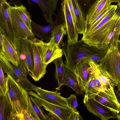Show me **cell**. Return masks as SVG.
Here are the masks:
<instances>
[{
    "mask_svg": "<svg viewBox=\"0 0 120 120\" xmlns=\"http://www.w3.org/2000/svg\"><path fill=\"white\" fill-rule=\"evenodd\" d=\"M108 47L98 48L90 45L81 39L71 44L65 42L62 48L63 55L66 58L65 65L67 68L74 74L75 68L80 62L93 56L103 57L107 52Z\"/></svg>",
    "mask_w": 120,
    "mask_h": 120,
    "instance_id": "cell-1",
    "label": "cell"
},
{
    "mask_svg": "<svg viewBox=\"0 0 120 120\" xmlns=\"http://www.w3.org/2000/svg\"><path fill=\"white\" fill-rule=\"evenodd\" d=\"M7 94L15 120H23V113L29 108L28 91L19 84L9 75H7Z\"/></svg>",
    "mask_w": 120,
    "mask_h": 120,
    "instance_id": "cell-2",
    "label": "cell"
},
{
    "mask_svg": "<svg viewBox=\"0 0 120 120\" xmlns=\"http://www.w3.org/2000/svg\"><path fill=\"white\" fill-rule=\"evenodd\" d=\"M98 64L99 69L116 86L120 83V54L113 40L107 52Z\"/></svg>",
    "mask_w": 120,
    "mask_h": 120,
    "instance_id": "cell-3",
    "label": "cell"
},
{
    "mask_svg": "<svg viewBox=\"0 0 120 120\" xmlns=\"http://www.w3.org/2000/svg\"><path fill=\"white\" fill-rule=\"evenodd\" d=\"M10 3L0 0V31L16 50L17 39L13 29L9 10Z\"/></svg>",
    "mask_w": 120,
    "mask_h": 120,
    "instance_id": "cell-4",
    "label": "cell"
},
{
    "mask_svg": "<svg viewBox=\"0 0 120 120\" xmlns=\"http://www.w3.org/2000/svg\"><path fill=\"white\" fill-rule=\"evenodd\" d=\"M0 65L4 73L10 75L20 86L29 92L34 90L33 85L19 68L7 60L0 54Z\"/></svg>",
    "mask_w": 120,
    "mask_h": 120,
    "instance_id": "cell-5",
    "label": "cell"
},
{
    "mask_svg": "<svg viewBox=\"0 0 120 120\" xmlns=\"http://www.w3.org/2000/svg\"><path fill=\"white\" fill-rule=\"evenodd\" d=\"M37 102L45 110L57 116L60 120H68L74 110L69 106H64L54 104L45 100L33 91L28 92Z\"/></svg>",
    "mask_w": 120,
    "mask_h": 120,
    "instance_id": "cell-6",
    "label": "cell"
},
{
    "mask_svg": "<svg viewBox=\"0 0 120 120\" xmlns=\"http://www.w3.org/2000/svg\"><path fill=\"white\" fill-rule=\"evenodd\" d=\"M9 10L13 29L17 39L27 38L31 41L36 40L37 38L21 18L15 6L10 5Z\"/></svg>",
    "mask_w": 120,
    "mask_h": 120,
    "instance_id": "cell-7",
    "label": "cell"
},
{
    "mask_svg": "<svg viewBox=\"0 0 120 120\" xmlns=\"http://www.w3.org/2000/svg\"><path fill=\"white\" fill-rule=\"evenodd\" d=\"M65 22L64 13L63 8L61 7L55 19L48 25L44 26L39 25L32 21L31 24L32 31L34 35L39 38L41 40L47 41L50 40L51 36V32L55 26Z\"/></svg>",
    "mask_w": 120,
    "mask_h": 120,
    "instance_id": "cell-8",
    "label": "cell"
},
{
    "mask_svg": "<svg viewBox=\"0 0 120 120\" xmlns=\"http://www.w3.org/2000/svg\"><path fill=\"white\" fill-rule=\"evenodd\" d=\"M34 41L38 46L42 61L46 64L63 55L62 49L56 45L37 39Z\"/></svg>",
    "mask_w": 120,
    "mask_h": 120,
    "instance_id": "cell-9",
    "label": "cell"
},
{
    "mask_svg": "<svg viewBox=\"0 0 120 120\" xmlns=\"http://www.w3.org/2000/svg\"><path fill=\"white\" fill-rule=\"evenodd\" d=\"M83 102L87 109L102 120L117 118V114L103 106L85 94Z\"/></svg>",
    "mask_w": 120,
    "mask_h": 120,
    "instance_id": "cell-10",
    "label": "cell"
},
{
    "mask_svg": "<svg viewBox=\"0 0 120 120\" xmlns=\"http://www.w3.org/2000/svg\"><path fill=\"white\" fill-rule=\"evenodd\" d=\"M61 4L66 24L68 38L67 43L68 44H72L78 41V33L75 26L67 0H62Z\"/></svg>",
    "mask_w": 120,
    "mask_h": 120,
    "instance_id": "cell-11",
    "label": "cell"
},
{
    "mask_svg": "<svg viewBox=\"0 0 120 120\" xmlns=\"http://www.w3.org/2000/svg\"><path fill=\"white\" fill-rule=\"evenodd\" d=\"M30 40L33 49L34 63L33 72L30 76L34 81H37L43 78L46 74L47 65L42 61L37 44L34 41Z\"/></svg>",
    "mask_w": 120,
    "mask_h": 120,
    "instance_id": "cell-12",
    "label": "cell"
},
{
    "mask_svg": "<svg viewBox=\"0 0 120 120\" xmlns=\"http://www.w3.org/2000/svg\"><path fill=\"white\" fill-rule=\"evenodd\" d=\"M34 90L42 98L51 103L64 106H69L66 99L62 97L57 90L52 91L42 89L34 85Z\"/></svg>",
    "mask_w": 120,
    "mask_h": 120,
    "instance_id": "cell-13",
    "label": "cell"
},
{
    "mask_svg": "<svg viewBox=\"0 0 120 120\" xmlns=\"http://www.w3.org/2000/svg\"><path fill=\"white\" fill-rule=\"evenodd\" d=\"M0 32V54L8 61L18 66V58L16 50Z\"/></svg>",
    "mask_w": 120,
    "mask_h": 120,
    "instance_id": "cell-14",
    "label": "cell"
},
{
    "mask_svg": "<svg viewBox=\"0 0 120 120\" xmlns=\"http://www.w3.org/2000/svg\"><path fill=\"white\" fill-rule=\"evenodd\" d=\"M90 59L89 57L80 62L75 70L74 74L83 92L85 86L90 77Z\"/></svg>",
    "mask_w": 120,
    "mask_h": 120,
    "instance_id": "cell-15",
    "label": "cell"
},
{
    "mask_svg": "<svg viewBox=\"0 0 120 120\" xmlns=\"http://www.w3.org/2000/svg\"><path fill=\"white\" fill-rule=\"evenodd\" d=\"M86 95L103 106L116 113L117 115L119 113L120 107L118 101L103 92L99 91L95 94Z\"/></svg>",
    "mask_w": 120,
    "mask_h": 120,
    "instance_id": "cell-16",
    "label": "cell"
},
{
    "mask_svg": "<svg viewBox=\"0 0 120 120\" xmlns=\"http://www.w3.org/2000/svg\"><path fill=\"white\" fill-rule=\"evenodd\" d=\"M110 0H99L91 8L86 16L85 27L90 25L104 10L109 6Z\"/></svg>",
    "mask_w": 120,
    "mask_h": 120,
    "instance_id": "cell-17",
    "label": "cell"
},
{
    "mask_svg": "<svg viewBox=\"0 0 120 120\" xmlns=\"http://www.w3.org/2000/svg\"><path fill=\"white\" fill-rule=\"evenodd\" d=\"M75 18L74 25L78 34L84 33L85 29L86 16L77 0H71Z\"/></svg>",
    "mask_w": 120,
    "mask_h": 120,
    "instance_id": "cell-18",
    "label": "cell"
},
{
    "mask_svg": "<svg viewBox=\"0 0 120 120\" xmlns=\"http://www.w3.org/2000/svg\"><path fill=\"white\" fill-rule=\"evenodd\" d=\"M15 120L7 93L0 94V120Z\"/></svg>",
    "mask_w": 120,
    "mask_h": 120,
    "instance_id": "cell-19",
    "label": "cell"
},
{
    "mask_svg": "<svg viewBox=\"0 0 120 120\" xmlns=\"http://www.w3.org/2000/svg\"><path fill=\"white\" fill-rule=\"evenodd\" d=\"M67 34L65 22L55 27L51 32V36L49 43L61 48L65 45L63 41L64 36Z\"/></svg>",
    "mask_w": 120,
    "mask_h": 120,
    "instance_id": "cell-20",
    "label": "cell"
},
{
    "mask_svg": "<svg viewBox=\"0 0 120 120\" xmlns=\"http://www.w3.org/2000/svg\"><path fill=\"white\" fill-rule=\"evenodd\" d=\"M58 0H40L38 5L43 12V15L47 23H51L53 21L52 15L54 14Z\"/></svg>",
    "mask_w": 120,
    "mask_h": 120,
    "instance_id": "cell-21",
    "label": "cell"
},
{
    "mask_svg": "<svg viewBox=\"0 0 120 120\" xmlns=\"http://www.w3.org/2000/svg\"><path fill=\"white\" fill-rule=\"evenodd\" d=\"M90 59V64L94 73L102 85L109 93L116 97L114 91L115 85L109 78L100 72L98 64L95 62Z\"/></svg>",
    "mask_w": 120,
    "mask_h": 120,
    "instance_id": "cell-22",
    "label": "cell"
},
{
    "mask_svg": "<svg viewBox=\"0 0 120 120\" xmlns=\"http://www.w3.org/2000/svg\"><path fill=\"white\" fill-rule=\"evenodd\" d=\"M64 80V85H67L72 89L77 95L83 94L84 92L79 84L76 75L66 68Z\"/></svg>",
    "mask_w": 120,
    "mask_h": 120,
    "instance_id": "cell-23",
    "label": "cell"
},
{
    "mask_svg": "<svg viewBox=\"0 0 120 120\" xmlns=\"http://www.w3.org/2000/svg\"><path fill=\"white\" fill-rule=\"evenodd\" d=\"M52 62L55 65V78L58 83V86L56 89L59 90L61 87L64 85L66 67L63 62L62 57L55 60Z\"/></svg>",
    "mask_w": 120,
    "mask_h": 120,
    "instance_id": "cell-24",
    "label": "cell"
},
{
    "mask_svg": "<svg viewBox=\"0 0 120 120\" xmlns=\"http://www.w3.org/2000/svg\"><path fill=\"white\" fill-rule=\"evenodd\" d=\"M26 56V61L29 75L33 73L34 69L33 53L31 43L27 38L20 39Z\"/></svg>",
    "mask_w": 120,
    "mask_h": 120,
    "instance_id": "cell-25",
    "label": "cell"
},
{
    "mask_svg": "<svg viewBox=\"0 0 120 120\" xmlns=\"http://www.w3.org/2000/svg\"><path fill=\"white\" fill-rule=\"evenodd\" d=\"M28 110L37 120H48V115L45 113L41 107L31 95L29 96Z\"/></svg>",
    "mask_w": 120,
    "mask_h": 120,
    "instance_id": "cell-26",
    "label": "cell"
},
{
    "mask_svg": "<svg viewBox=\"0 0 120 120\" xmlns=\"http://www.w3.org/2000/svg\"><path fill=\"white\" fill-rule=\"evenodd\" d=\"M16 51L18 58V66L27 76L29 73L26 61V56L21 39H17Z\"/></svg>",
    "mask_w": 120,
    "mask_h": 120,
    "instance_id": "cell-27",
    "label": "cell"
},
{
    "mask_svg": "<svg viewBox=\"0 0 120 120\" xmlns=\"http://www.w3.org/2000/svg\"><path fill=\"white\" fill-rule=\"evenodd\" d=\"M90 74V77L85 86L84 90L85 94L87 95L95 94L100 91L94 80L93 73L91 65Z\"/></svg>",
    "mask_w": 120,
    "mask_h": 120,
    "instance_id": "cell-28",
    "label": "cell"
},
{
    "mask_svg": "<svg viewBox=\"0 0 120 120\" xmlns=\"http://www.w3.org/2000/svg\"><path fill=\"white\" fill-rule=\"evenodd\" d=\"M15 6L18 13L23 21L28 27L32 31L31 17L26 7L22 4L19 6Z\"/></svg>",
    "mask_w": 120,
    "mask_h": 120,
    "instance_id": "cell-29",
    "label": "cell"
},
{
    "mask_svg": "<svg viewBox=\"0 0 120 120\" xmlns=\"http://www.w3.org/2000/svg\"><path fill=\"white\" fill-rule=\"evenodd\" d=\"M86 16L92 7L99 0H77Z\"/></svg>",
    "mask_w": 120,
    "mask_h": 120,
    "instance_id": "cell-30",
    "label": "cell"
},
{
    "mask_svg": "<svg viewBox=\"0 0 120 120\" xmlns=\"http://www.w3.org/2000/svg\"><path fill=\"white\" fill-rule=\"evenodd\" d=\"M4 73L0 65V94H6L7 92V86L6 78Z\"/></svg>",
    "mask_w": 120,
    "mask_h": 120,
    "instance_id": "cell-31",
    "label": "cell"
},
{
    "mask_svg": "<svg viewBox=\"0 0 120 120\" xmlns=\"http://www.w3.org/2000/svg\"><path fill=\"white\" fill-rule=\"evenodd\" d=\"M66 99L68 106L72 108L75 112L77 111V108L78 103L76 96L75 95L71 94L68 98Z\"/></svg>",
    "mask_w": 120,
    "mask_h": 120,
    "instance_id": "cell-32",
    "label": "cell"
},
{
    "mask_svg": "<svg viewBox=\"0 0 120 120\" xmlns=\"http://www.w3.org/2000/svg\"><path fill=\"white\" fill-rule=\"evenodd\" d=\"M120 34V18L116 26V31L115 33L113 41L115 45H117V42Z\"/></svg>",
    "mask_w": 120,
    "mask_h": 120,
    "instance_id": "cell-33",
    "label": "cell"
},
{
    "mask_svg": "<svg viewBox=\"0 0 120 120\" xmlns=\"http://www.w3.org/2000/svg\"><path fill=\"white\" fill-rule=\"evenodd\" d=\"M37 120L32 115L28 109H25L23 113V120Z\"/></svg>",
    "mask_w": 120,
    "mask_h": 120,
    "instance_id": "cell-34",
    "label": "cell"
},
{
    "mask_svg": "<svg viewBox=\"0 0 120 120\" xmlns=\"http://www.w3.org/2000/svg\"><path fill=\"white\" fill-rule=\"evenodd\" d=\"M82 117L80 115L78 111L72 113L70 116L68 120H83Z\"/></svg>",
    "mask_w": 120,
    "mask_h": 120,
    "instance_id": "cell-35",
    "label": "cell"
},
{
    "mask_svg": "<svg viewBox=\"0 0 120 120\" xmlns=\"http://www.w3.org/2000/svg\"><path fill=\"white\" fill-rule=\"evenodd\" d=\"M68 6L71 12L74 23L75 22V18L74 9L71 0H67Z\"/></svg>",
    "mask_w": 120,
    "mask_h": 120,
    "instance_id": "cell-36",
    "label": "cell"
},
{
    "mask_svg": "<svg viewBox=\"0 0 120 120\" xmlns=\"http://www.w3.org/2000/svg\"><path fill=\"white\" fill-rule=\"evenodd\" d=\"M114 91L120 107V112L117 115V117L118 116L120 115V93L117 89L115 88Z\"/></svg>",
    "mask_w": 120,
    "mask_h": 120,
    "instance_id": "cell-37",
    "label": "cell"
},
{
    "mask_svg": "<svg viewBox=\"0 0 120 120\" xmlns=\"http://www.w3.org/2000/svg\"><path fill=\"white\" fill-rule=\"evenodd\" d=\"M103 57L99 56H93L89 57L95 62L98 63L103 58Z\"/></svg>",
    "mask_w": 120,
    "mask_h": 120,
    "instance_id": "cell-38",
    "label": "cell"
},
{
    "mask_svg": "<svg viewBox=\"0 0 120 120\" xmlns=\"http://www.w3.org/2000/svg\"><path fill=\"white\" fill-rule=\"evenodd\" d=\"M48 120H60L56 115L50 113L48 115Z\"/></svg>",
    "mask_w": 120,
    "mask_h": 120,
    "instance_id": "cell-39",
    "label": "cell"
},
{
    "mask_svg": "<svg viewBox=\"0 0 120 120\" xmlns=\"http://www.w3.org/2000/svg\"><path fill=\"white\" fill-rule=\"evenodd\" d=\"M10 4H13L15 6H18L20 5L21 4L19 2V0H10Z\"/></svg>",
    "mask_w": 120,
    "mask_h": 120,
    "instance_id": "cell-40",
    "label": "cell"
},
{
    "mask_svg": "<svg viewBox=\"0 0 120 120\" xmlns=\"http://www.w3.org/2000/svg\"><path fill=\"white\" fill-rule=\"evenodd\" d=\"M28 4L30 5L32 4V2L36 3L37 4H38L39 2V0H27Z\"/></svg>",
    "mask_w": 120,
    "mask_h": 120,
    "instance_id": "cell-41",
    "label": "cell"
},
{
    "mask_svg": "<svg viewBox=\"0 0 120 120\" xmlns=\"http://www.w3.org/2000/svg\"><path fill=\"white\" fill-rule=\"evenodd\" d=\"M117 47L118 50L120 54V39H119L118 41Z\"/></svg>",
    "mask_w": 120,
    "mask_h": 120,
    "instance_id": "cell-42",
    "label": "cell"
},
{
    "mask_svg": "<svg viewBox=\"0 0 120 120\" xmlns=\"http://www.w3.org/2000/svg\"><path fill=\"white\" fill-rule=\"evenodd\" d=\"M116 12L117 15L119 16H120V6L117 7Z\"/></svg>",
    "mask_w": 120,
    "mask_h": 120,
    "instance_id": "cell-43",
    "label": "cell"
},
{
    "mask_svg": "<svg viewBox=\"0 0 120 120\" xmlns=\"http://www.w3.org/2000/svg\"><path fill=\"white\" fill-rule=\"evenodd\" d=\"M120 1V0H110V2L111 4L112 3H118Z\"/></svg>",
    "mask_w": 120,
    "mask_h": 120,
    "instance_id": "cell-44",
    "label": "cell"
},
{
    "mask_svg": "<svg viewBox=\"0 0 120 120\" xmlns=\"http://www.w3.org/2000/svg\"><path fill=\"white\" fill-rule=\"evenodd\" d=\"M116 86L117 89L120 93V83H119Z\"/></svg>",
    "mask_w": 120,
    "mask_h": 120,
    "instance_id": "cell-45",
    "label": "cell"
},
{
    "mask_svg": "<svg viewBox=\"0 0 120 120\" xmlns=\"http://www.w3.org/2000/svg\"><path fill=\"white\" fill-rule=\"evenodd\" d=\"M117 5L118 6V7L120 6V1L118 3H117Z\"/></svg>",
    "mask_w": 120,
    "mask_h": 120,
    "instance_id": "cell-46",
    "label": "cell"
},
{
    "mask_svg": "<svg viewBox=\"0 0 120 120\" xmlns=\"http://www.w3.org/2000/svg\"></svg>",
    "mask_w": 120,
    "mask_h": 120,
    "instance_id": "cell-47",
    "label": "cell"
}]
</instances>
